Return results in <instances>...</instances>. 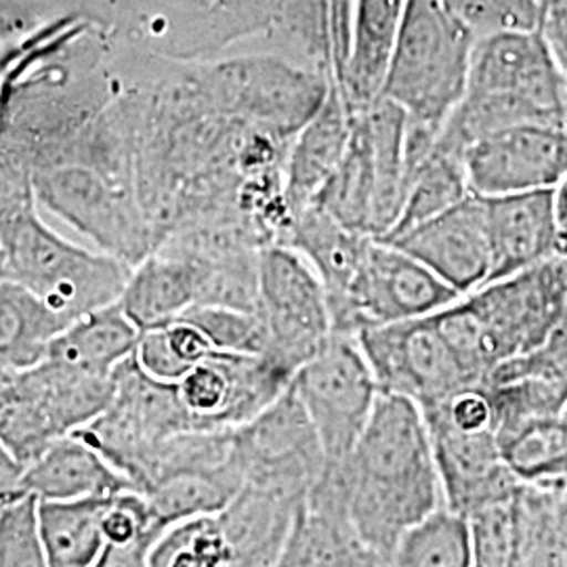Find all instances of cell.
I'll return each mask as SVG.
<instances>
[{"mask_svg":"<svg viewBox=\"0 0 567 567\" xmlns=\"http://www.w3.org/2000/svg\"><path fill=\"white\" fill-rule=\"evenodd\" d=\"M351 522L383 566L405 529L446 507L421 405L381 393L353 450L341 458Z\"/></svg>","mask_w":567,"mask_h":567,"instance_id":"cell-1","label":"cell"},{"mask_svg":"<svg viewBox=\"0 0 567 567\" xmlns=\"http://www.w3.org/2000/svg\"><path fill=\"white\" fill-rule=\"evenodd\" d=\"M566 86L540 30H507L475 42L465 95L437 143L463 158L471 143L501 128L543 122L566 126Z\"/></svg>","mask_w":567,"mask_h":567,"instance_id":"cell-2","label":"cell"},{"mask_svg":"<svg viewBox=\"0 0 567 567\" xmlns=\"http://www.w3.org/2000/svg\"><path fill=\"white\" fill-rule=\"evenodd\" d=\"M567 303V261L553 257L484 284L433 313V320L475 383L513 358L545 344Z\"/></svg>","mask_w":567,"mask_h":567,"instance_id":"cell-3","label":"cell"},{"mask_svg":"<svg viewBox=\"0 0 567 567\" xmlns=\"http://www.w3.org/2000/svg\"><path fill=\"white\" fill-rule=\"evenodd\" d=\"M477 37L446 0H408L383 100L408 121L442 131L463 100Z\"/></svg>","mask_w":567,"mask_h":567,"instance_id":"cell-4","label":"cell"},{"mask_svg":"<svg viewBox=\"0 0 567 567\" xmlns=\"http://www.w3.org/2000/svg\"><path fill=\"white\" fill-rule=\"evenodd\" d=\"M351 116L343 158L313 204L358 234L385 238L404 206L408 116L383 97Z\"/></svg>","mask_w":567,"mask_h":567,"instance_id":"cell-5","label":"cell"},{"mask_svg":"<svg viewBox=\"0 0 567 567\" xmlns=\"http://www.w3.org/2000/svg\"><path fill=\"white\" fill-rule=\"evenodd\" d=\"M290 389L328 461L344 458L353 450L383 393L358 337L341 332H332L324 347L292 374Z\"/></svg>","mask_w":567,"mask_h":567,"instance_id":"cell-6","label":"cell"},{"mask_svg":"<svg viewBox=\"0 0 567 567\" xmlns=\"http://www.w3.org/2000/svg\"><path fill=\"white\" fill-rule=\"evenodd\" d=\"M257 316L267 332V355L292 374L332 337L324 284L303 255L267 244L257 267Z\"/></svg>","mask_w":567,"mask_h":567,"instance_id":"cell-7","label":"cell"},{"mask_svg":"<svg viewBox=\"0 0 567 567\" xmlns=\"http://www.w3.org/2000/svg\"><path fill=\"white\" fill-rule=\"evenodd\" d=\"M461 297L395 244L370 238L343 301L330 309L332 330L358 337L365 328L426 318Z\"/></svg>","mask_w":567,"mask_h":567,"instance_id":"cell-8","label":"cell"},{"mask_svg":"<svg viewBox=\"0 0 567 567\" xmlns=\"http://www.w3.org/2000/svg\"><path fill=\"white\" fill-rule=\"evenodd\" d=\"M243 426L234 440V458L244 484L303 501L328 458L290 385Z\"/></svg>","mask_w":567,"mask_h":567,"instance_id":"cell-9","label":"cell"},{"mask_svg":"<svg viewBox=\"0 0 567 567\" xmlns=\"http://www.w3.org/2000/svg\"><path fill=\"white\" fill-rule=\"evenodd\" d=\"M358 341L381 391L410 398L421 408L440 404L454 391L475 385L440 332L433 313L365 328Z\"/></svg>","mask_w":567,"mask_h":567,"instance_id":"cell-10","label":"cell"},{"mask_svg":"<svg viewBox=\"0 0 567 567\" xmlns=\"http://www.w3.org/2000/svg\"><path fill=\"white\" fill-rule=\"evenodd\" d=\"M463 164L477 196L555 189L567 175V128L543 122L501 128L471 143Z\"/></svg>","mask_w":567,"mask_h":567,"instance_id":"cell-11","label":"cell"},{"mask_svg":"<svg viewBox=\"0 0 567 567\" xmlns=\"http://www.w3.org/2000/svg\"><path fill=\"white\" fill-rule=\"evenodd\" d=\"M383 240L419 259L461 295L477 290L489 278L486 210L477 194H468L444 213Z\"/></svg>","mask_w":567,"mask_h":567,"instance_id":"cell-12","label":"cell"},{"mask_svg":"<svg viewBox=\"0 0 567 567\" xmlns=\"http://www.w3.org/2000/svg\"><path fill=\"white\" fill-rule=\"evenodd\" d=\"M278 566H383L349 515L343 461H326L297 508Z\"/></svg>","mask_w":567,"mask_h":567,"instance_id":"cell-13","label":"cell"},{"mask_svg":"<svg viewBox=\"0 0 567 567\" xmlns=\"http://www.w3.org/2000/svg\"><path fill=\"white\" fill-rule=\"evenodd\" d=\"M425 421L447 508L468 519L515 496L522 482L503 461L494 431H461L442 421Z\"/></svg>","mask_w":567,"mask_h":567,"instance_id":"cell-14","label":"cell"},{"mask_svg":"<svg viewBox=\"0 0 567 567\" xmlns=\"http://www.w3.org/2000/svg\"><path fill=\"white\" fill-rule=\"evenodd\" d=\"M482 200L492 255L487 282L559 257L555 189L482 196Z\"/></svg>","mask_w":567,"mask_h":567,"instance_id":"cell-15","label":"cell"},{"mask_svg":"<svg viewBox=\"0 0 567 567\" xmlns=\"http://www.w3.org/2000/svg\"><path fill=\"white\" fill-rule=\"evenodd\" d=\"M405 2L408 0H353L349 47L332 79L351 112L364 110L383 97Z\"/></svg>","mask_w":567,"mask_h":567,"instance_id":"cell-16","label":"cell"},{"mask_svg":"<svg viewBox=\"0 0 567 567\" xmlns=\"http://www.w3.org/2000/svg\"><path fill=\"white\" fill-rule=\"evenodd\" d=\"M351 124L353 116L343 93L337 82L328 81L324 102L295 135L284 164V187L295 213L313 203L337 171L351 137Z\"/></svg>","mask_w":567,"mask_h":567,"instance_id":"cell-17","label":"cell"},{"mask_svg":"<svg viewBox=\"0 0 567 567\" xmlns=\"http://www.w3.org/2000/svg\"><path fill=\"white\" fill-rule=\"evenodd\" d=\"M370 238L339 224L324 208L311 203L295 215L282 244L299 250L316 269L332 309L343 301Z\"/></svg>","mask_w":567,"mask_h":567,"instance_id":"cell-18","label":"cell"},{"mask_svg":"<svg viewBox=\"0 0 567 567\" xmlns=\"http://www.w3.org/2000/svg\"><path fill=\"white\" fill-rule=\"evenodd\" d=\"M513 507L515 566H567V482H522Z\"/></svg>","mask_w":567,"mask_h":567,"instance_id":"cell-19","label":"cell"},{"mask_svg":"<svg viewBox=\"0 0 567 567\" xmlns=\"http://www.w3.org/2000/svg\"><path fill=\"white\" fill-rule=\"evenodd\" d=\"M110 501H42L39 505L42 547L51 566H89L102 548L103 515Z\"/></svg>","mask_w":567,"mask_h":567,"instance_id":"cell-20","label":"cell"},{"mask_svg":"<svg viewBox=\"0 0 567 567\" xmlns=\"http://www.w3.org/2000/svg\"><path fill=\"white\" fill-rule=\"evenodd\" d=\"M503 461L524 484L567 482V423L561 414L496 437Z\"/></svg>","mask_w":567,"mask_h":567,"instance_id":"cell-21","label":"cell"},{"mask_svg":"<svg viewBox=\"0 0 567 567\" xmlns=\"http://www.w3.org/2000/svg\"><path fill=\"white\" fill-rule=\"evenodd\" d=\"M391 566L468 567L473 566L471 526L465 515L440 507L425 519L405 529L393 550Z\"/></svg>","mask_w":567,"mask_h":567,"instance_id":"cell-22","label":"cell"},{"mask_svg":"<svg viewBox=\"0 0 567 567\" xmlns=\"http://www.w3.org/2000/svg\"><path fill=\"white\" fill-rule=\"evenodd\" d=\"M112 486V477L100 461L86 450L60 446L32 466L23 477L21 487L44 501H76L86 496H103Z\"/></svg>","mask_w":567,"mask_h":567,"instance_id":"cell-23","label":"cell"},{"mask_svg":"<svg viewBox=\"0 0 567 567\" xmlns=\"http://www.w3.org/2000/svg\"><path fill=\"white\" fill-rule=\"evenodd\" d=\"M154 566H236L234 550L217 513L182 519L152 548Z\"/></svg>","mask_w":567,"mask_h":567,"instance_id":"cell-24","label":"cell"},{"mask_svg":"<svg viewBox=\"0 0 567 567\" xmlns=\"http://www.w3.org/2000/svg\"><path fill=\"white\" fill-rule=\"evenodd\" d=\"M23 494L11 501L0 513V566L47 564L37 496Z\"/></svg>","mask_w":567,"mask_h":567,"instance_id":"cell-25","label":"cell"},{"mask_svg":"<svg viewBox=\"0 0 567 567\" xmlns=\"http://www.w3.org/2000/svg\"><path fill=\"white\" fill-rule=\"evenodd\" d=\"M477 39L507 30H540L545 0H446Z\"/></svg>","mask_w":567,"mask_h":567,"instance_id":"cell-26","label":"cell"},{"mask_svg":"<svg viewBox=\"0 0 567 567\" xmlns=\"http://www.w3.org/2000/svg\"><path fill=\"white\" fill-rule=\"evenodd\" d=\"M513 498L482 508L468 517L471 543H473V566H515L517 529H515Z\"/></svg>","mask_w":567,"mask_h":567,"instance_id":"cell-27","label":"cell"},{"mask_svg":"<svg viewBox=\"0 0 567 567\" xmlns=\"http://www.w3.org/2000/svg\"><path fill=\"white\" fill-rule=\"evenodd\" d=\"M135 343V330L124 320L102 318L100 322L84 324L72 332L70 343H63V353L82 365L102 368L103 362L114 360Z\"/></svg>","mask_w":567,"mask_h":567,"instance_id":"cell-28","label":"cell"},{"mask_svg":"<svg viewBox=\"0 0 567 567\" xmlns=\"http://www.w3.org/2000/svg\"><path fill=\"white\" fill-rule=\"evenodd\" d=\"M508 374H543L567 385V303L559 322L548 334L545 344H540L532 353L513 358L505 364L498 365L487 379L508 377Z\"/></svg>","mask_w":567,"mask_h":567,"instance_id":"cell-29","label":"cell"},{"mask_svg":"<svg viewBox=\"0 0 567 567\" xmlns=\"http://www.w3.org/2000/svg\"><path fill=\"white\" fill-rule=\"evenodd\" d=\"M540 32L547 41L566 86L567 107V0H545ZM567 128V118H566Z\"/></svg>","mask_w":567,"mask_h":567,"instance_id":"cell-30","label":"cell"},{"mask_svg":"<svg viewBox=\"0 0 567 567\" xmlns=\"http://www.w3.org/2000/svg\"><path fill=\"white\" fill-rule=\"evenodd\" d=\"M21 489V477L18 475V466L13 465L11 456L0 447V513L11 501H16L23 492Z\"/></svg>","mask_w":567,"mask_h":567,"instance_id":"cell-31","label":"cell"},{"mask_svg":"<svg viewBox=\"0 0 567 567\" xmlns=\"http://www.w3.org/2000/svg\"><path fill=\"white\" fill-rule=\"evenodd\" d=\"M555 221H557L559 257H564L567 261V175L555 187Z\"/></svg>","mask_w":567,"mask_h":567,"instance_id":"cell-32","label":"cell"},{"mask_svg":"<svg viewBox=\"0 0 567 567\" xmlns=\"http://www.w3.org/2000/svg\"><path fill=\"white\" fill-rule=\"evenodd\" d=\"M559 414H561V419H564V421H566V423H567V402H566V405H564V410H561V412H559Z\"/></svg>","mask_w":567,"mask_h":567,"instance_id":"cell-33","label":"cell"}]
</instances>
